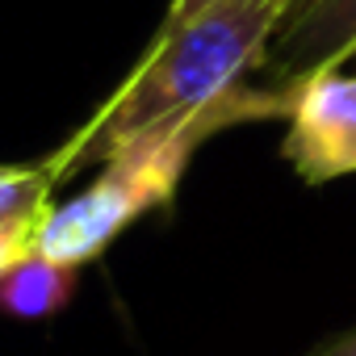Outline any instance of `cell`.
<instances>
[{"label": "cell", "instance_id": "6da1fadb", "mask_svg": "<svg viewBox=\"0 0 356 356\" xmlns=\"http://www.w3.org/2000/svg\"><path fill=\"white\" fill-rule=\"evenodd\" d=\"M302 0H218L214 9L172 34L151 38V51L130 80L101 105V113L55 155L51 176L80 159H113L122 147L193 118H222L231 126L289 113V92L248 88L243 76L268 63V47Z\"/></svg>", "mask_w": 356, "mask_h": 356}, {"label": "cell", "instance_id": "7a4b0ae2", "mask_svg": "<svg viewBox=\"0 0 356 356\" xmlns=\"http://www.w3.org/2000/svg\"><path fill=\"white\" fill-rule=\"evenodd\" d=\"M227 126L231 122L222 118H193L122 147L113 159H105V172L84 193L47 210V218L30 235V252H42L76 268L97 260L130 222L176 197V185H181L193 151Z\"/></svg>", "mask_w": 356, "mask_h": 356}, {"label": "cell", "instance_id": "3957f363", "mask_svg": "<svg viewBox=\"0 0 356 356\" xmlns=\"http://www.w3.org/2000/svg\"><path fill=\"white\" fill-rule=\"evenodd\" d=\"M289 92V130L281 155L306 185H327L356 172V76L327 67Z\"/></svg>", "mask_w": 356, "mask_h": 356}, {"label": "cell", "instance_id": "277c9868", "mask_svg": "<svg viewBox=\"0 0 356 356\" xmlns=\"http://www.w3.org/2000/svg\"><path fill=\"white\" fill-rule=\"evenodd\" d=\"M273 42V72L285 76L281 88H293L314 72L343 67L356 55V0H302Z\"/></svg>", "mask_w": 356, "mask_h": 356}, {"label": "cell", "instance_id": "5b68a950", "mask_svg": "<svg viewBox=\"0 0 356 356\" xmlns=\"http://www.w3.org/2000/svg\"><path fill=\"white\" fill-rule=\"evenodd\" d=\"M76 293V264L51 260L42 252L17 256L0 273V310L13 318H51Z\"/></svg>", "mask_w": 356, "mask_h": 356}, {"label": "cell", "instance_id": "8992f818", "mask_svg": "<svg viewBox=\"0 0 356 356\" xmlns=\"http://www.w3.org/2000/svg\"><path fill=\"white\" fill-rule=\"evenodd\" d=\"M51 168H0V227H38L51 210Z\"/></svg>", "mask_w": 356, "mask_h": 356}, {"label": "cell", "instance_id": "52a82bcc", "mask_svg": "<svg viewBox=\"0 0 356 356\" xmlns=\"http://www.w3.org/2000/svg\"><path fill=\"white\" fill-rule=\"evenodd\" d=\"M218 5V0H172V5H168V17L159 22V34H172L176 26H185V22H193L197 13H206V9H214ZM155 34V38H159Z\"/></svg>", "mask_w": 356, "mask_h": 356}, {"label": "cell", "instance_id": "ba28073f", "mask_svg": "<svg viewBox=\"0 0 356 356\" xmlns=\"http://www.w3.org/2000/svg\"><path fill=\"white\" fill-rule=\"evenodd\" d=\"M30 227H0V273H5L17 256L30 252Z\"/></svg>", "mask_w": 356, "mask_h": 356}, {"label": "cell", "instance_id": "9c48e42d", "mask_svg": "<svg viewBox=\"0 0 356 356\" xmlns=\"http://www.w3.org/2000/svg\"><path fill=\"white\" fill-rule=\"evenodd\" d=\"M306 356H356V327L335 335V339H327V343H318V348H310Z\"/></svg>", "mask_w": 356, "mask_h": 356}, {"label": "cell", "instance_id": "30bf717a", "mask_svg": "<svg viewBox=\"0 0 356 356\" xmlns=\"http://www.w3.org/2000/svg\"><path fill=\"white\" fill-rule=\"evenodd\" d=\"M352 59H356V55H352Z\"/></svg>", "mask_w": 356, "mask_h": 356}]
</instances>
